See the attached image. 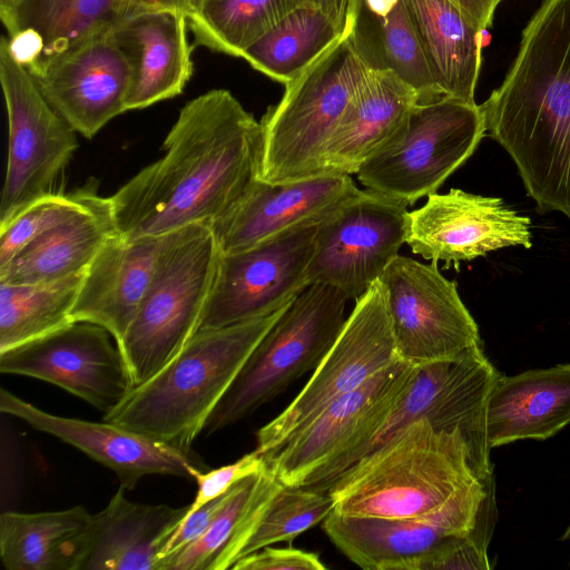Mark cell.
Returning a JSON list of instances; mask_svg holds the SVG:
<instances>
[{"label": "cell", "instance_id": "cell-1", "mask_svg": "<svg viewBox=\"0 0 570 570\" xmlns=\"http://www.w3.org/2000/svg\"><path fill=\"white\" fill-rule=\"evenodd\" d=\"M163 147L107 197L120 235L164 236L224 215L257 178L262 126L232 92L213 89L181 108Z\"/></svg>", "mask_w": 570, "mask_h": 570}, {"label": "cell", "instance_id": "cell-2", "mask_svg": "<svg viewBox=\"0 0 570 570\" xmlns=\"http://www.w3.org/2000/svg\"><path fill=\"white\" fill-rule=\"evenodd\" d=\"M480 108L538 210L570 218V0H542Z\"/></svg>", "mask_w": 570, "mask_h": 570}, {"label": "cell", "instance_id": "cell-3", "mask_svg": "<svg viewBox=\"0 0 570 570\" xmlns=\"http://www.w3.org/2000/svg\"><path fill=\"white\" fill-rule=\"evenodd\" d=\"M286 306L267 316L197 331L166 366L102 419L189 454L245 361Z\"/></svg>", "mask_w": 570, "mask_h": 570}, {"label": "cell", "instance_id": "cell-4", "mask_svg": "<svg viewBox=\"0 0 570 570\" xmlns=\"http://www.w3.org/2000/svg\"><path fill=\"white\" fill-rule=\"evenodd\" d=\"M479 481L462 435L423 417L358 460L327 492L340 514L422 518Z\"/></svg>", "mask_w": 570, "mask_h": 570}, {"label": "cell", "instance_id": "cell-5", "mask_svg": "<svg viewBox=\"0 0 570 570\" xmlns=\"http://www.w3.org/2000/svg\"><path fill=\"white\" fill-rule=\"evenodd\" d=\"M368 72L343 36L285 85L261 121L257 179L278 184L327 174V151Z\"/></svg>", "mask_w": 570, "mask_h": 570}, {"label": "cell", "instance_id": "cell-6", "mask_svg": "<svg viewBox=\"0 0 570 570\" xmlns=\"http://www.w3.org/2000/svg\"><path fill=\"white\" fill-rule=\"evenodd\" d=\"M218 254L208 224L165 236L149 286L118 345L134 387L156 375L198 331Z\"/></svg>", "mask_w": 570, "mask_h": 570}, {"label": "cell", "instance_id": "cell-7", "mask_svg": "<svg viewBox=\"0 0 570 570\" xmlns=\"http://www.w3.org/2000/svg\"><path fill=\"white\" fill-rule=\"evenodd\" d=\"M348 298L334 286L307 285L252 351L208 417V436L254 413L314 371L340 335Z\"/></svg>", "mask_w": 570, "mask_h": 570}, {"label": "cell", "instance_id": "cell-8", "mask_svg": "<svg viewBox=\"0 0 570 570\" xmlns=\"http://www.w3.org/2000/svg\"><path fill=\"white\" fill-rule=\"evenodd\" d=\"M498 510L494 478L456 493L422 518H376L331 512L323 530L364 570H441L453 551L472 544L485 518Z\"/></svg>", "mask_w": 570, "mask_h": 570}, {"label": "cell", "instance_id": "cell-9", "mask_svg": "<svg viewBox=\"0 0 570 570\" xmlns=\"http://www.w3.org/2000/svg\"><path fill=\"white\" fill-rule=\"evenodd\" d=\"M485 134L481 108L458 99L417 102L400 134L356 173L368 190L413 205L475 151Z\"/></svg>", "mask_w": 570, "mask_h": 570}, {"label": "cell", "instance_id": "cell-10", "mask_svg": "<svg viewBox=\"0 0 570 570\" xmlns=\"http://www.w3.org/2000/svg\"><path fill=\"white\" fill-rule=\"evenodd\" d=\"M0 82L8 116V157L0 226L30 204L59 194L57 185L78 148L77 131L51 107L33 76L0 40Z\"/></svg>", "mask_w": 570, "mask_h": 570}, {"label": "cell", "instance_id": "cell-11", "mask_svg": "<svg viewBox=\"0 0 570 570\" xmlns=\"http://www.w3.org/2000/svg\"><path fill=\"white\" fill-rule=\"evenodd\" d=\"M414 368L399 360L332 402L277 450L264 455L268 466L286 485L327 492L346 460L390 414Z\"/></svg>", "mask_w": 570, "mask_h": 570}, {"label": "cell", "instance_id": "cell-12", "mask_svg": "<svg viewBox=\"0 0 570 570\" xmlns=\"http://www.w3.org/2000/svg\"><path fill=\"white\" fill-rule=\"evenodd\" d=\"M383 285L377 279L347 316L336 341L306 385L256 433L258 454L277 450L338 397L399 361Z\"/></svg>", "mask_w": 570, "mask_h": 570}, {"label": "cell", "instance_id": "cell-13", "mask_svg": "<svg viewBox=\"0 0 570 570\" xmlns=\"http://www.w3.org/2000/svg\"><path fill=\"white\" fill-rule=\"evenodd\" d=\"M383 285L400 360L421 365L483 347L479 327L456 283L435 262L397 255L379 278Z\"/></svg>", "mask_w": 570, "mask_h": 570}, {"label": "cell", "instance_id": "cell-14", "mask_svg": "<svg viewBox=\"0 0 570 570\" xmlns=\"http://www.w3.org/2000/svg\"><path fill=\"white\" fill-rule=\"evenodd\" d=\"M318 224L289 229L242 250L219 252L198 331L267 316L293 301L308 285Z\"/></svg>", "mask_w": 570, "mask_h": 570}, {"label": "cell", "instance_id": "cell-15", "mask_svg": "<svg viewBox=\"0 0 570 570\" xmlns=\"http://www.w3.org/2000/svg\"><path fill=\"white\" fill-rule=\"evenodd\" d=\"M407 218L405 203L361 190L317 225L308 285L327 284L360 298L399 255Z\"/></svg>", "mask_w": 570, "mask_h": 570}, {"label": "cell", "instance_id": "cell-16", "mask_svg": "<svg viewBox=\"0 0 570 570\" xmlns=\"http://www.w3.org/2000/svg\"><path fill=\"white\" fill-rule=\"evenodd\" d=\"M0 372L59 386L104 415L134 389L128 364L104 327L73 322L50 334L0 352Z\"/></svg>", "mask_w": 570, "mask_h": 570}, {"label": "cell", "instance_id": "cell-17", "mask_svg": "<svg viewBox=\"0 0 570 570\" xmlns=\"http://www.w3.org/2000/svg\"><path fill=\"white\" fill-rule=\"evenodd\" d=\"M531 222L501 198L452 188L409 212L406 240L426 261L458 265L503 247H531Z\"/></svg>", "mask_w": 570, "mask_h": 570}, {"label": "cell", "instance_id": "cell-18", "mask_svg": "<svg viewBox=\"0 0 570 570\" xmlns=\"http://www.w3.org/2000/svg\"><path fill=\"white\" fill-rule=\"evenodd\" d=\"M130 76L128 59L110 31L65 50L33 78L51 107L91 139L127 111Z\"/></svg>", "mask_w": 570, "mask_h": 570}, {"label": "cell", "instance_id": "cell-19", "mask_svg": "<svg viewBox=\"0 0 570 570\" xmlns=\"http://www.w3.org/2000/svg\"><path fill=\"white\" fill-rule=\"evenodd\" d=\"M360 193L346 174L330 173L278 184L256 178L209 227L219 252H237L289 229L318 224Z\"/></svg>", "mask_w": 570, "mask_h": 570}, {"label": "cell", "instance_id": "cell-20", "mask_svg": "<svg viewBox=\"0 0 570 570\" xmlns=\"http://www.w3.org/2000/svg\"><path fill=\"white\" fill-rule=\"evenodd\" d=\"M0 412L78 449L110 469L126 490L134 489L147 475L191 479L194 469H204L190 454L129 429L105 420L91 422L51 414L3 387Z\"/></svg>", "mask_w": 570, "mask_h": 570}, {"label": "cell", "instance_id": "cell-21", "mask_svg": "<svg viewBox=\"0 0 570 570\" xmlns=\"http://www.w3.org/2000/svg\"><path fill=\"white\" fill-rule=\"evenodd\" d=\"M165 236L130 238L112 232L88 265L71 316L122 341L151 281Z\"/></svg>", "mask_w": 570, "mask_h": 570}, {"label": "cell", "instance_id": "cell-22", "mask_svg": "<svg viewBox=\"0 0 570 570\" xmlns=\"http://www.w3.org/2000/svg\"><path fill=\"white\" fill-rule=\"evenodd\" d=\"M187 16L151 11L119 22L111 35L130 66L126 110L147 108L180 95L193 75Z\"/></svg>", "mask_w": 570, "mask_h": 570}, {"label": "cell", "instance_id": "cell-23", "mask_svg": "<svg viewBox=\"0 0 570 570\" xmlns=\"http://www.w3.org/2000/svg\"><path fill=\"white\" fill-rule=\"evenodd\" d=\"M0 18L11 52L32 76L65 50L118 24L116 0H7Z\"/></svg>", "mask_w": 570, "mask_h": 570}, {"label": "cell", "instance_id": "cell-24", "mask_svg": "<svg viewBox=\"0 0 570 570\" xmlns=\"http://www.w3.org/2000/svg\"><path fill=\"white\" fill-rule=\"evenodd\" d=\"M334 510L328 492L284 484L267 466L255 480L248 504L209 570H226L242 558L296 537L323 522Z\"/></svg>", "mask_w": 570, "mask_h": 570}, {"label": "cell", "instance_id": "cell-25", "mask_svg": "<svg viewBox=\"0 0 570 570\" xmlns=\"http://www.w3.org/2000/svg\"><path fill=\"white\" fill-rule=\"evenodd\" d=\"M570 423V363L501 375L487 410L491 449L520 440L543 441Z\"/></svg>", "mask_w": 570, "mask_h": 570}, {"label": "cell", "instance_id": "cell-26", "mask_svg": "<svg viewBox=\"0 0 570 570\" xmlns=\"http://www.w3.org/2000/svg\"><path fill=\"white\" fill-rule=\"evenodd\" d=\"M344 37L370 70L395 73L420 102L442 99L405 0H350Z\"/></svg>", "mask_w": 570, "mask_h": 570}, {"label": "cell", "instance_id": "cell-27", "mask_svg": "<svg viewBox=\"0 0 570 570\" xmlns=\"http://www.w3.org/2000/svg\"><path fill=\"white\" fill-rule=\"evenodd\" d=\"M120 485L94 514L89 556L83 570H159L160 551L185 518L188 505L141 504Z\"/></svg>", "mask_w": 570, "mask_h": 570}, {"label": "cell", "instance_id": "cell-28", "mask_svg": "<svg viewBox=\"0 0 570 570\" xmlns=\"http://www.w3.org/2000/svg\"><path fill=\"white\" fill-rule=\"evenodd\" d=\"M417 94L390 71L370 70L326 156V173L356 174L400 134Z\"/></svg>", "mask_w": 570, "mask_h": 570}, {"label": "cell", "instance_id": "cell-29", "mask_svg": "<svg viewBox=\"0 0 570 570\" xmlns=\"http://www.w3.org/2000/svg\"><path fill=\"white\" fill-rule=\"evenodd\" d=\"M94 514L81 505L0 515V558L8 570H83Z\"/></svg>", "mask_w": 570, "mask_h": 570}, {"label": "cell", "instance_id": "cell-30", "mask_svg": "<svg viewBox=\"0 0 570 570\" xmlns=\"http://www.w3.org/2000/svg\"><path fill=\"white\" fill-rule=\"evenodd\" d=\"M442 98L475 104L482 35L450 0H405Z\"/></svg>", "mask_w": 570, "mask_h": 570}, {"label": "cell", "instance_id": "cell-31", "mask_svg": "<svg viewBox=\"0 0 570 570\" xmlns=\"http://www.w3.org/2000/svg\"><path fill=\"white\" fill-rule=\"evenodd\" d=\"M112 232L115 226L107 197L100 196L90 210L47 230L26 245L0 267V282L46 283L81 272Z\"/></svg>", "mask_w": 570, "mask_h": 570}, {"label": "cell", "instance_id": "cell-32", "mask_svg": "<svg viewBox=\"0 0 570 570\" xmlns=\"http://www.w3.org/2000/svg\"><path fill=\"white\" fill-rule=\"evenodd\" d=\"M344 32V23L303 3L247 48L242 58L285 86L342 39Z\"/></svg>", "mask_w": 570, "mask_h": 570}, {"label": "cell", "instance_id": "cell-33", "mask_svg": "<svg viewBox=\"0 0 570 570\" xmlns=\"http://www.w3.org/2000/svg\"><path fill=\"white\" fill-rule=\"evenodd\" d=\"M86 269L46 283L0 282V352L73 323L71 312Z\"/></svg>", "mask_w": 570, "mask_h": 570}, {"label": "cell", "instance_id": "cell-34", "mask_svg": "<svg viewBox=\"0 0 570 570\" xmlns=\"http://www.w3.org/2000/svg\"><path fill=\"white\" fill-rule=\"evenodd\" d=\"M304 0H191L187 21L195 42L242 58L247 48Z\"/></svg>", "mask_w": 570, "mask_h": 570}, {"label": "cell", "instance_id": "cell-35", "mask_svg": "<svg viewBox=\"0 0 570 570\" xmlns=\"http://www.w3.org/2000/svg\"><path fill=\"white\" fill-rule=\"evenodd\" d=\"M99 198L97 184L88 183L71 194L59 193L30 204L0 226V267L41 234L90 210Z\"/></svg>", "mask_w": 570, "mask_h": 570}, {"label": "cell", "instance_id": "cell-36", "mask_svg": "<svg viewBox=\"0 0 570 570\" xmlns=\"http://www.w3.org/2000/svg\"><path fill=\"white\" fill-rule=\"evenodd\" d=\"M257 474L234 485L207 530L179 552L160 560L159 570H209L244 514Z\"/></svg>", "mask_w": 570, "mask_h": 570}, {"label": "cell", "instance_id": "cell-37", "mask_svg": "<svg viewBox=\"0 0 570 570\" xmlns=\"http://www.w3.org/2000/svg\"><path fill=\"white\" fill-rule=\"evenodd\" d=\"M266 466L267 462L264 455L258 454L254 450L237 461L214 470L194 469L191 471V479L197 483V493L194 501L188 505L186 515L225 494L238 482L259 473Z\"/></svg>", "mask_w": 570, "mask_h": 570}, {"label": "cell", "instance_id": "cell-38", "mask_svg": "<svg viewBox=\"0 0 570 570\" xmlns=\"http://www.w3.org/2000/svg\"><path fill=\"white\" fill-rule=\"evenodd\" d=\"M234 570H324L318 554L301 549L265 547L239 559Z\"/></svg>", "mask_w": 570, "mask_h": 570}, {"label": "cell", "instance_id": "cell-39", "mask_svg": "<svg viewBox=\"0 0 570 570\" xmlns=\"http://www.w3.org/2000/svg\"><path fill=\"white\" fill-rule=\"evenodd\" d=\"M191 0H116L118 23L151 11H177L187 14Z\"/></svg>", "mask_w": 570, "mask_h": 570}, {"label": "cell", "instance_id": "cell-40", "mask_svg": "<svg viewBox=\"0 0 570 570\" xmlns=\"http://www.w3.org/2000/svg\"><path fill=\"white\" fill-rule=\"evenodd\" d=\"M468 20L484 32L492 24L493 13L502 0H450Z\"/></svg>", "mask_w": 570, "mask_h": 570}, {"label": "cell", "instance_id": "cell-41", "mask_svg": "<svg viewBox=\"0 0 570 570\" xmlns=\"http://www.w3.org/2000/svg\"><path fill=\"white\" fill-rule=\"evenodd\" d=\"M304 3L318 8L331 18L344 23L346 27L350 0H304Z\"/></svg>", "mask_w": 570, "mask_h": 570}, {"label": "cell", "instance_id": "cell-42", "mask_svg": "<svg viewBox=\"0 0 570 570\" xmlns=\"http://www.w3.org/2000/svg\"><path fill=\"white\" fill-rule=\"evenodd\" d=\"M560 540L570 542V521H569V524L567 525L564 532L560 537ZM569 567H570V556H569Z\"/></svg>", "mask_w": 570, "mask_h": 570}, {"label": "cell", "instance_id": "cell-43", "mask_svg": "<svg viewBox=\"0 0 570 570\" xmlns=\"http://www.w3.org/2000/svg\"><path fill=\"white\" fill-rule=\"evenodd\" d=\"M4 1H7V0H0V3H1V2H4Z\"/></svg>", "mask_w": 570, "mask_h": 570}]
</instances>
